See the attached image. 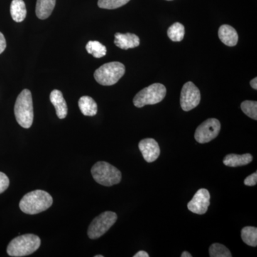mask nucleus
<instances>
[{"label":"nucleus","instance_id":"14","mask_svg":"<svg viewBox=\"0 0 257 257\" xmlns=\"http://www.w3.org/2000/svg\"><path fill=\"white\" fill-rule=\"evenodd\" d=\"M218 35L219 40L226 46L234 47L239 40V36L235 29L227 25H222L219 28Z\"/></svg>","mask_w":257,"mask_h":257},{"label":"nucleus","instance_id":"27","mask_svg":"<svg viewBox=\"0 0 257 257\" xmlns=\"http://www.w3.org/2000/svg\"><path fill=\"white\" fill-rule=\"evenodd\" d=\"M7 47L6 40L2 32H0V54L3 53Z\"/></svg>","mask_w":257,"mask_h":257},{"label":"nucleus","instance_id":"3","mask_svg":"<svg viewBox=\"0 0 257 257\" xmlns=\"http://www.w3.org/2000/svg\"><path fill=\"white\" fill-rule=\"evenodd\" d=\"M41 245V240L37 235L28 234L18 236L12 240L7 248L10 256H28L36 251Z\"/></svg>","mask_w":257,"mask_h":257},{"label":"nucleus","instance_id":"13","mask_svg":"<svg viewBox=\"0 0 257 257\" xmlns=\"http://www.w3.org/2000/svg\"><path fill=\"white\" fill-rule=\"evenodd\" d=\"M50 99L51 102L55 106L59 119H64L68 112V108L62 92L58 89H55L51 92Z\"/></svg>","mask_w":257,"mask_h":257},{"label":"nucleus","instance_id":"26","mask_svg":"<svg viewBox=\"0 0 257 257\" xmlns=\"http://www.w3.org/2000/svg\"><path fill=\"white\" fill-rule=\"evenodd\" d=\"M243 183H244L245 185L249 186V187L256 185L257 183V172H254L252 175L246 177L244 179Z\"/></svg>","mask_w":257,"mask_h":257},{"label":"nucleus","instance_id":"7","mask_svg":"<svg viewBox=\"0 0 257 257\" xmlns=\"http://www.w3.org/2000/svg\"><path fill=\"white\" fill-rule=\"evenodd\" d=\"M117 220V215L112 211H105L94 218L88 229V236L91 239H96L105 234Z\"/></svg>","mask_w":257,"mask_h":257},{"label":"nucleus","instance_id":"5","mask_svg":"<svg viewBox=\"0 0 257 257\" xmlns=\"http://www.w3.org/2000/svg\"><path fill=\"white\" fill-rule=\"evenodd\" d=\"M125 73V67L121 62H112L101 66L94 74V79L103 86H111L117 83Z\"/></svg>","mask_w":257,"mask_h":257},{"label":"nucleus","instance_id":"21","mask_svg":"<svg viewBox=\"0 0 257 257\" xmlns=\"http://www.w3.org/2000/svg\"><path fill=\"white\" fill-rule=\"evenodd\" d=\"M185 29L184 25L179 23L173 24L167 30L169 38L173 42H181L184 39Z\"/></svg>","mask_w":257,"mask_h":257},{"label":"nucleus","instance_id":"24","mask_svg":"<svg viewBox=\"0 0 257 257\" xmlns=\"http://www.w3.org/2000/svg\"><path fill=\"white\" fill-rule=\"evenodd\" d=\"M130 0H99L98 6L101 9L114 10L127 4Z\"/></svg>","mask_w":257,"mask_h":257},{"label":"nucleus","instance_id":"15","mask_svg":"<svg viewBox=\"0 0 257 257\" xmlns=\"http://www.w3.org/2000/svg\"><path fill=\"white\" fill-rule=\"evenodd\" d=\"M252 160V155L250 154L241 155L230 154L224 157L223 163L227 167H236L248 165Z\"/></svg>","mask_w":257,"mask_h":257},{"label":"nucleus","instance_id":"9","mask_svg":"<svg viewBox=\"0 0 257 257\" xmlns=\"http://www.w3.org/2000/svg\"><path fill=\"white\" fill-rule=\"evenodd\" d=\"M201 101V93L195 84L188 82L184 84L181 92L180 104L184 111H189L197 107Z\"/></svg>","mask_w":257,"mask_h":257},{"label":"nucleus","instance_id":"19","mask_svg":"<svg viewBox=\"0 0 257 257\" xmlns=\"http://www.w3.org/2000/svg\"><path fill=\"white\" fill-rule=\"evenodd\" d=\"M241 239L250 246H257V228L253 226H245L241 230Z\"/></svg>","mask_w":257,"mask_h":257},{"label":"nucleus","instance_id":"25","mask_svg":"<svg viewBox=\"0 0 257 257\" xmlns=\"http://www.w3.org/2000/svg\"><path fill=\"white\" fill-rule=\"evenodd\" d=\"M10 180L8 176L0 172V194L5 192L9 187Z\"/></svg>","mask_w":257,"mask_h":257},{"label":"nucleus","instance_id":"22","mask_svg":"<svg viewBox=\"0 0 257 257\" xmlns=\"http://www.w3.org/2000/svg\"><path fill=\"white\" fill-rule=\"evenodd\" d=\"M209 256L211 257H231L232 254L229 249L221 243H214L209 247Z\"/></svg>","mask_w":257,"mask_h":257},{"label":"nucleus","instance_id":"12","mask_svg":"<svg viewBox=\"0 0 257 257\" xmlns=\"http://www.w3.org/2000/svg\"><path fill=\"white\" fill-rule=\"evenodd\" d=\"M114 44L116 47L122 50L135 48L140 44V38L135 34L116 33L114 35Z\"/></svg>","mask_w":257,"mask_h":257},{"label":"nucleus","instance_id":"1","mask_svg":"<svg viewBox=\"0 0 257 257\" xmlns=\"http://www.w3.org/2000/svg\"><path fill=\"white\" fill-rule=\"evenodd\" d=\"M53 199L43 190L32 191L25 194L20 202V208L25 214H37L46 211L52 206Z\"/></svg>","mask_w":257,"mask_h":257},{"label":"nucleus","instance_id":"2","mask_svg":"<svg viewBox=\"0 0 257 257\" xmlns=\"http://www.w3.org/2000/svg\"><path fill=\"white\" fill-rule=\"evenodd\" d=\"M15 115L17 121L22 127H31L34 119L33 101L32 93L29 89H24L17 98Z\"/></svg>","mask_w":257,"mask_h":257},{"label":"nucleus","instance_id":"20","mask_svg":"<svg viewBox=\"0 0 257 257\" xmlns=\"http://www.w3.org/2000/svg\"><path fill=\"white\" fill-rule=\"evenodd\" d=\"M88 53L95 58H101L106 54V48L104 45L98 41H89L86 45Z\"/></svg>","mask_w":257,"mask_h":257},{"label":"nucleus","instance_id":"30","mask_svg":"<svg viewBox=\"0 0 257 257\" xmlns=\"http://www.w3.org/2000/svg\"><path fill=\"white\" fill-rule=\"evenodd\" d=\"M182 257H192V254L190 253H189L188 251H184L182 252V255H181Z\"/></svg>","mask_w":257,"mask_h":257},{"label":"nucleus","instance_id":"17","mask_svg":"<svg viewBox=\"0 0 257 257\" xmlns=\"http://www.w3.org/2000/svg\"><path fill=\"white\" fill-rule=\"evenodd\" d=\"M10 14L16 23H22L27 16L25 2L23 0H13L10 6Z\"/></svg>","mask_w":257,"mask_h":257},{"label":"nucleus","instance_id":"28","mask_svg":"<svg viewBox=\"0 0 257 257\" xmlns=\"http://www.w3.org/2000/svg\"><path fill=\"white\" fill-rule=\"evenodd\" d=\"M148 253L145 251H138L136 254L134 255V257H149Z\"/></svg>","mask_w":257,"mask_h":257},{"label":"nucleus","instance_id":"8","mask_svg":"<svg viewBox=\"0 0 257 257\" xmlns=\"http://www.w3.org/2000/svg\"><path fill=\"white\" fill-rule=\"evenodd\" d=\"M220 130V121L214 118H211L206 120L198 126L194 134V138L197 143H209L218 136Z\"/></svg>","mask_w":257,"mask_h":257},{"label":"nucleus","instance_id":"31","mask_svg":"<svg viewBox=\"0 0 257 257\" xmlns=\"http://www.w3.org/2000/svg\"><path fill=\"white\" fill-rule=\"evenodd\" d=\"M102 255H96L95 257H103Z\"/></svg>","mask_w":257,"mask_h":257},{"label":"nucleus","instance_id":"16","mask_svg":"<svg viewBox=\"0 0 257 257\" xmlns=\"http://www.w3.org/2000/svg\"><path fill=\"white\" fill-rule=\"evenodd\" d=\"M56 0H37L35 13L37 18L45 20L50 16L55 9Z\"/></svg>","mask_w":257,"mask_h":257},{"label":"nucleus","instance_id":"10","mask_svg":"<svg viewBox=\"0 0 257 257\" xmlns=\"http://www.w3.org/2000/svg\"><path fill=\"white\" fill-rule=\"evenodd\" d=\"M210 205V194L206 189H200L196 192L194 197L187 204L189 211L197 214H204L207 212Z\"/></svg>","mask_w":257,"mask_h":257},{"label":"nucleus","instance_id":"4","mask_svg":"<svg viewBox=\"0 0 257 257\" xmlns=\"http://www.w3.org/2000/svg\"><path fill=\"white\" fill-rule=\"evenodd\" d=\"M92 175L98 184L111 187L119 184L121 180V172L117 168L106 162H98L93 166Z\"/></svg>","mask_w":257,"mask_h":257},{"label":"nucleus","instance_id":"11","mask_svg":"<svg viewBox=\"0 0 257 257\" xmlns=\"http://www.w3.org/2000/svg\"><path fill=\"white\" fill-rule=\"evenodd\" d=\"M139 149L143 154L145 160L149 163L156 161L160 155V148L156 140L147 138L140 141Z\"/></svg>","mask_w":257,"mask_h":257},{"label":"nucleus","instance_id":"32","mask_svg":"<svg viewBox=\"0 0 257 257\" xmlns=\"http://www.w3.org/2000/svg\"><path fill=\"white\" fill-rule=\"evenodd\" d=\"M167 1H172V0H167Z\"/></svg>","mask_w":257,"mask_h":257},{"label":"nucleus","instance_id":"23","mask_svg":"<svg viewBox=\"0 0 257 257\" xmlns=\"http://www.w3.org/2000/svg\"><path fill=\"white\" fill-rule=\"evenodd\" d=\"M241 110L248 117L257 119V102L256 101L246 100L241 104Z\"/></svg>","mask_w":257,"mask_h":257},{"label":"nucleus","instance_id":"6","mask_svg":"<svg viewBox=\"0 0 257 257\" xmlns=\"http://www.w3.org/2000/svg\"><path fill=\"white\" fill-rule=\"evenodd\" d=\"M166 94L167 89L165 85L160 83H155L138 92L134 98L133 103L138 108L156 104L163 100Z\"/></svg>","mask_w":257,"mask_h":257},{"label":"nucleus","instance_id":"18","mask_svg":"<svg viewBox=\"0 0 257 257\" xmlns=\"http://www.w3.org/2000/svg\"><path fill=\"white\" fill-rule=\"evenodd\" d=\"M79 107L84 116H93L97 113L96 101L89 96H83L79 99Z\"/></svg>","mask_w":257,"mask_h":257},{"label":"nucleus","instance_id":"29","mask_svg":"<svg viewBox=\"0 0 257 257\" xmlns=\"http://www.w3.org/2000/svg\"><path fill=\"white\" fill-rule=\"evenodd\" d=\"M250 85L251 86V87L253 88V89H254L255 90H256L257 89V78L256 77H255L254 79H253L250 82Z\"/></svg>","mask_w":257,"mask_h":257}]
</instances>
